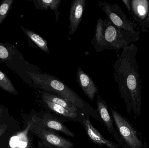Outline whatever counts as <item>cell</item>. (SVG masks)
Masks as SVG:
<instances>
[{
    "label": "cell",
    "instance_id": "cell-1",
    "mask_svg": "<svg viewBox=\"0 0 149 148\" xmlns=\"http://www.w3.org/2000/svg\"><path fill=\"white\" fill-rule=\"evenodd\" d=\"M34 87L42 91L63 97L80 109L84 114L102 122L98 111L71 89L65 83L54 76L46 73L36 74L27 72Z\"/></svg>",
    "mask_w": 149,
    "mask_h": 148
},
{
    "label": "cell",
    "instance_id": "cell-2",
    "mask_svg": "<svg viewBox=\"0 0 149 148\" xmlns=\"http://www.w3.org/2000/svg\"><path fill=\"white\" fill-rule=\"evenodd\" d=\"M113 120L124 145V148H146V143L143 142L137 131L128 119L119 112L111 109Z\"/></svg>",
    "mask_w": 149,
    "mask_h": 148
},
{
    "label": "cell",
    "instance_id": "cell-3",
    "mask_svg": "<svg viewBox=\"0 0 149 148\" xmlns=\"http://www.w3.org/2000/svg\"><path fill=\"white\" fill-rule=\"evenodd\" d=\"M29 132L38 138V148H73L74 144L70 140L59 135L56 131L43 128L29 120Z\"/></svg>",
    "mask_w": 149,
    "mask_h": 148
},
{
    "label": "cell",
    "instance_id": "cell-4",
    "mask_svg": "<svg viewBox=\"0 0 149 148\" xmlns=\"http://www.w3.org/2000/svg\"><path fill=\"white\" fill-rule=\"evenodd\" d=\"M31 120L38 126L45 129L62 133L67 136L74 138V134L64 123V120L47 112L35 113Z\"/></svg>",
    "mask_w": 149,
    "mask_h": 148
},
{
    "label": "cell",
    "instance_id": "cell-5",
    "mask_svg": "<svg viewBox=\"0 0 149 148\" xmlns=\"http://www.w3.org/2000/svg\"><path fill=\"white\" fill-rule=\"evenodd\" d=\"M97 111L102 122L104 124L108 132L115 139L120 147L124 148V143L118 131L114 127L113 120L109 112L107 103L99 95L97 96Z\"/></svg>",
    "mask_w": 149,
    "mask_h": 148
},
{
    "label": "cell",
    "instance_id": "cell-6",
    "mask_svg": "<svg viewBox=\"0 0 149 148\" xmlns=\"http://www.w3.org/2000/svg\"><path fill=\"white\" fill-rule=\"evenodd\" d=\"M89 116H85L80 124L85 129L88 138L96 145L100 147H106L107 148H119L120 145L117 143L106 139L93 126L90 120Z\"/></svg>",
    "mask_w": 149,
    "mask_h": 148
},
{
    "label": "cell",
    "instance_id": "cell-7",
    "mask_svg": "<svg viewBox=\"0 0 149 148\" xmlns=\"http://www.w3.org/2000/svg\"><path fill=\"white\" fill-rule=\"evenodd\" d=\"M21 130L20 123L13 116L0 123V148H8L11 136Z\"/></svg>",
    "mask_w": 149,
    "mask_h": 148
},
{
    "label": "cell",
    "instance_id": "cell-8",
    "mask_svg": "<svg viewBox=\"0 0 149 148\" xmlns=\"http://www.w3.org/2000/svg\"><path fill=\"white\" fill-rule=\"evenodd\" d=\"M30 123L27 121L24 129L14 134L9 142L8 148H35L33 145V136L29 132Z\"/></svg>",
    "mask_w": 149,
    "mask_h": 148
},
{
    "label": "cell",
    "instance_id": "cell-9",
    "mask_svg": "<svg viewBox=\"0 0 149 148\" xmlns=\"http://www.w3.org/2000/svg\"><path fill=\"white\" fill-rule=\"evenodd\" d=\"M76 81L85 95L90 101H94L98 89L90 76L85 73L80 67H77Z\"/></svg>",
    "mask_w": 149,
    "mask_h": 148
},
{
    "label": "cell",
    "instance_id": "cell-10",
    "mask_svg": "<svg viewBox=\"0 0 149 148\" xmlns=\"http://www.w3.org/2000/svg\"><path fill=\"white\" fill-rule=\"evenodd\" d=\"M86 0L72 1L70 8L69 34H73L78 29L81 21L85 10Z\"/></svg>",
    "mask_w": 149,
    "mask_h": 148
},
{
    "label": "cell",
    "instance_id": "cell-11",
    "mask_svg": "<svg viewBox=\"0 0 149 148\" xmlns=\"http://www.w3.org/2000/svg\"><path fill=\"white\" fill-rule=\"evenodd\" d=\"M42 101L45 106L53 113L64 117L65 119L79 123V124L85 116L86 115L84 114L74 113L47 100L42 99Z\"/></svg>",
    "mask_w": 149,
    "mask_h": 148
},
{
    "label": "cell",
    "instance_id": "cell-12",
    "mask_svg": "<svg viewBox=\"0 0 149 148\" xmlns=\"http://www.w3.org/2000/svg\"><path fill=\"white\" fill-rule=\"evenodd\" d=\"M104 21L106 49H111L118 47L120 39L119 31L109 19H105Z\"/></svg>",
    "mask_w": 149,
    "mask_h": 148
},
{
    "label": "cell",
    "instance_id": "cell-13",
    "mask_svg": "<svg viewBox=\"0 0 149 148\" xmlns=\"http://www.w3.org/2000/svg\"><path fill=\"white\" fill-rule=\"evenodd\" d=\"M105 23L104 20L99 18L96 22L95 32L92 43L96 52H101L106 49L105 38Z\"/></svg>",
    "mask_w": 149,
    "mask_h": 148
},
{
    "label": "cell",
    "instance_id": "cell-14",
    "mask_svg": "<svg viewBox=\"0 0 149 148\" xmlns=\"http://www.w3.org/2000/svg\"><path fill=\"white\" fill-rule=\"evenodd\" d=\"M41 98L42 99L47 100L49 101L61 106L74 113L84 114L80 109H79L74 105L64 99L63 97L57 95L55 94L46 92V91H42L41 92Z\"/></svg>",
    "mask_w": 149,
    "mask_h": 148
},
{
    "label": "cell",
    "instance_id": "cell-15",
    "mask_svg": "<svg viewBox=\"0 0 149 148\" xmlns=\"http://www.w3.org/2000/svg\"><path fill=\"white\" fill-rule=\"evenodd\" d=\"M36 8L40 10H47L50 9L56 14V21L59 20V12L58 9L61 5V0H33Z\"/></svg>",
    "mask_w": 149,
    "mask_h": 148
},
{
    "label": "cell",
    "instance_id": "cell-16",
    "mask_svg": "<svg viewBox=\"0 0 149 148\" xmlns=\"http://www.w3.org/2000/svg\"><path fill=\"white\" fill-rule=\"evenodd\" d=\"M23 31L26 36L36 46L47 54H49L50 50L48 46V42L44 38L40 36L32 30L21 27Z\"/></svg>",
    "mask_w": 149,
    "mask_h": 148
},
{
    "label": "cell",
    "instance_id": "cell-17",
    "mask_svg": "<svg viewBox=\"0 0 149 148\" xmlns=\"http://www.w3.org/2000/svg\"><path fill=\"white\" fill-rule=\"evenodd\" d=\"M18 51L9 43H0V63L11 61Z\"/></svg>",
    "mask_w": 149,
    "mask_h": 148
},
{
    "label": "cell",
    "instance_id": "cell-18",
    "mask_svg": "<svg viewBox=\"0 0 149 148\" xmlns=\"http://www.w3.org/2000/svg\"><path fill=\"white\" fill-rule=\"evenodd\" d=\"M0 88L10 94L15 95H18L17 90L16 89L11 81L1 70H0Z\"/></svg>",
    "mask_w": 149,
    "mask_h": 148
},
{
    "label": "cell",
    "instance_id": "cell-19",
    "mask_svg": "<svg viewBox=\"0 0 149 148\" xmlns=\"http://www.w3.org/2000/svg\"><path fill=\"white\" fill-rule=\"evenodd\" d=\"M13 0H3L0 3V25L9 13L12 7Z\"/></svg>",
    "mask_w": 149,
    "mask_h": 148
},
{
    "label": "cell",
    "instance_id": "cell-20",
    "mask_svg": "<svg viewBox=\"0 0 149 148\" xmlns=\"http://www.w3.org/2000/svg\"><path fill=\"white\" fill-rule=\"evenodd\" d=\"M127 85L130 91L133 92L136 89L137 84L136 79L134 76L132 75H130L129 76L127 79Z\"/></svg>",
    "mask_w": 149,
    "mask_h": 148
},
{
    "label": "cell",
    "instance_id": "cell-21",
    "mask_svg": "<svg viewBox=\"0 0 149 148\" xmlns=\"http://www.w3.org/2000/svg\"><path fill=\"white\" fill-rule=\"evenodd\" d=\"M11 116L8 109L3 105H0V123L8 120Z\"/></svg>",
    "mask_w": 149,
    "mask_h": 148
},
{
    "label": "cell",
    "instance_id": "cell-22",
    "mask_svg": "<svg viewBox=\"0 0 149 148\" xmlns=\"http://www.w3.org/2000/svg\"><path fill=\"white\" fill-rule=\"evenodd\" d=\"M138 11L139 14H140L141 15H144L145 13H146L145 8H144L143 6H141V5H140V6L138 7Z\"/></svg>",
    "mask_w": 149,
    "mask_h": 148
}]
</instances>
